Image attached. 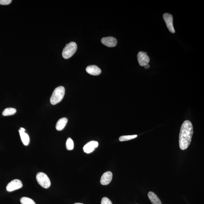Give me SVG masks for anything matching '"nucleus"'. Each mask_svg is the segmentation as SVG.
I'll list each match as a JSON object with an SVG mask.
<instances>
[{
	"label": "nucleus",
	"mask_w": 204,
	"mask_h": 204,
	"mask_svg": "<svg viewBox=\"0 0 204 204\" xmlns=\"http://www.w3.org/2000/svg\"><path fill=\"white\" fill-rule=\"evenodd\" d=\"M193 133L192 124L189 121H185L181 126L179 134V146L180 149H187L191 144Z\"/></svg>",
	"instance_id": "1"
},
{
	"label": "nucleus",
	"mask_w": 204,
	"mask_h": 204,
	"mask_svg": "<svg viewBox=\"0 0 204 204\" xmlns=\"http://www.w3.org/2000/svg\"><path fill=\"white\" fill-rule=\"evenodd\" d=\"M65 93V89L63 86H59L55 89L52 94L50 101L51 104L55 105L63 100Z\"/></svg>",
	"instance_id": "2"
},
{
	"label": "nucleus",
	"mask_w": 204,
	"mask_h": 204,
	"mask_svg": "<svg viewBox=\"0 0 204 204\" xmlns=\"http://www.w3.org/2000/svg\"><path fill=\"white\" fill-rule=\"evenodd\" d=\"M77 49V44L74 42H70L64 48L62 55L65 59H68L75 54Z\"/></svg>",
	"instance_id": "3"
},
{
	"label": "nucleus",
	"mask_w": 204,
	"mask_h": 204,
	"mask_svg": "<svg viewBox=\"0 0 204 204\" xmlns=\"http://www.w3.org/2000/svg\"><path fill=\"white\" fill-rule=\"evenodd\" d=\"M36 179L40 185L45 189H47L51 186V180L48 176L44 173H38L36 175Z\"/></svg>",
	"instance_id": "4"
},
{
	"label": "nucleus",
	"mask_w": 204,
	"mask_h": 204,
	"mask_svg": "<svg viewBox=\"0 0 204 204\" xmlns=\"http://www.w3.org/2000/svg\"><path fill=\"white\" fill-rule=\"evenodd\" d=\"M23 184L22 181L18 179H15L8 183L6 187V189L8 192H12L21 188Z\"/></svg>",
	"instance_id": "5"
},
{
	"label": "nucleus",
	"mask_w": 204,
	"mask_h": 204,
	"mask_svg": "<svg viewBox=\"0 0 204 204\" xmlns=\"http://www.w3.org/2000/svg\"><path fill=\"white\" fill-rule=\"evenodd\" d=\"M163 18L169 31L172 33H174L175 30L173 26V18L172 16L170 14L166 13L163 15Z\"/></svg>",
	"instance_id": "6"
},
{
	"label": "nucleus",
	"mask_w": 204,
	"mask_h": 204,
	"mask_svg": "<svg viewBox=\"0 0 204 204\" xmlns=\"http://www.w3.org/2000/svg\"><path fill=\"white\" fill-rule=\"evenodd\" d=\"M137 59L139 64L141 66H145L148 64L150 61V58L147 52L140 51L138 53Z\"/></svg>",
	"instance_id": "7"
},
{
	"label": "nucleus",
	"mask_w": 204,
	"mask_h": 204,
	"mask_svg": "<svg viewBox=\"0 0 204 204\" xmlns=\"http://www.w3.org/2000/svg\"><path fill=\"white\" fill-rule=\"evenodd\" d=\"M101 42L105 46L109 47H113L117 45V41L116 39L113 37L103 38Z\"/></svg>",
	"instance_id": "8"
},
{
	"label": "nucleus",
	"mask_w": 204,
	"mask_h": 204,
	"mask_svg": "<svg viewBox=\"0 0 204 204\" xmlns=\"http://www.w3.org/2000/svg\"><path fill=\"white\" fill-rule=\"evenodd\" d=\"M98 146V143L97 141H91L85 145L83 148L84 151L87 153H91Z\"/></svg>",
	"instance_id": "9"
},
{
	"label": "nucleus",
	"mask_w": 204,
	"mask_h": 204,
	"mask_svg": "<svg viewBox=\"0 0 204 204\" xmlns=\"http://www.w3.org/2000/svg\"><path fill=\"white\" fill-rule=\"evenodd\" d=\"M112 177H113V174L111 172L108 171L105 172L101 177L100 180L101 184L103 185H108L111 182Z\"/></svg>",
	"instance_id": "10"
},
{
	"label": "nucleus",
	"mask_w": 204,
	"mask_h": 204,
	"mask_svg": "<svg viewBox=\"0 0 204 204\" xmlns=\"http://www.w3.org/2000/svg\"><path fill=\"white\" fill-rule=\"evenodd\" d=\"M86 70L88 73L94 76L99 75L101 72V69L95 65H89L86 68Z\"/></svg>",
	"instance_id": "11"
},
{
	"label": "nucleus",
	"mask_w": 204,
	"mask_h": 204,
	"mask_svg": "<svg viewBox=\"0 0 204 204\" xmlns=\"http://www.w3.org/2000/svg\"><path fill=\"white\" fill-rule=\"evenodd\" d=\"M68 122V119L64 117L60 119L57 122L56 128L57 131H62L64 129Z\"/></svg>",
	"instance_id": "12"
},
{
	"label": "nucleus",
	"mask_w": 204,
	"mask_h": 204,
	"mask_svg": "<svg viewBox=\"0 0 204 204\" xmlns=\"http://www.w3.org/2000/svg\"><path fill=\"white\" fill-rule=\"evenodd\" d=\"M19 133L21 138L22 143L25 146H28L30 142V139L29 136L26 133L19 130Z\"/></svg>",
	"instance_id": "13"
},
{
	"label": "nucleus",
	"mask_w": 204,
	"mask_h": 204,
	"mask_svg": "<svg viewBox=\"0 0 204 204\" xmlns=\"http://www.w3.org/2000/svg\"><path fill=\"white\" fill-rule=\"evenodd\" d=\"M148 196L153 204H162V202L158 197L153 192H149L148 193Z\"/></svg>",
	"instance_id": "14"
},
{
	"label": "nucleus",
	"mask_w": 204,
	"mask_h": 204,
	"mask_svg": "<svg viewBox=\"0 0 204 204\" xmlns=\"http://www.w3.org/2000/svg\"><path fill=\"white\" fill-rule=\"evenodd\" d=\"M16 110L15 108H7L5 109L2 112V115L4 116H8L14 115L16 113Z\"/></svg>",
	"instance_id": "15"
},
{
	"label": "nucleus",
	"mask_w": 204,
	"mask_h": 204,
	"mask_svg": "<svg viewBox=\"0 0 204 204\" xmlns=\"http://www.w3.org/2000/svg\"><path fill=\"white\" fill-rule=\"evenodd\" d=\"M22 204H36L33 200L27 197H23L20 199Z\"/></svg>",
	"instance_id": "16"
},
{
	"label": "nucleus",
	"mask_w": 204,
	"mask_h": 204,
	"mask_svg": "<svg viewBox=\"0 0 204 204\" xmlns=\"http://www.w3.org/2000/svg\"><path fill=\"white\" fill-rule=\"evenodd\" d=\"M137 137V135H124L120 136L119 138V140L120 141H124L130 140L134 139Z\"/></svg>",
	"instance_id": "17"
},
{
	"label": "nucleus",
	"mask_w": 204,
	"mask_h": 204,
	"mask_svg": "<svg viewBox=\"0 0 204 204\" xmlns=\"http://www.w3.org/2000/svg\"><path fill=\"white\" fill-rule=\"evenodd\" d=\"M66 147L67 150H71L73 149L74 143L71 138H69L67 140Z\"/></svg>",
	"instance_id": "18"
},
{
	"label": "nucleus",
	"mask_w": 204,
	"mask_h": 204,
	"mask_svg": "<svg viewBox=\"0 0 204 204\" xmlns=\"http://www.w3.org/2000/svg\"><path fill=\"white\" fill-rule=\"evenodd\" d=\"M101 204H112V203L109 199L106 197H104L102 199Z\"/></svg>",
	"instance_id": "19"
},
{
	"label": "nucleus",
	"mask_w": 204,
	"mask_h": 204,
	"mask_svg": "<svg viewBox=\"0 0 204 204\" xmlns=\"http://www.w3.org/2000/svg\"><path fill=\"white\" fill-rule=\"evenodd\" d=\"M11 0H0V5H8L11 3Z\"/></svg>",
	"instance_id": "20"
},
{
	"label": "nucleus",
	"mask_w": 204,
	"mask_h": 204,
	"mask_svg": "<svg viewBox=\"0 0 204 204\" xmlns=\"http://www.w3.org/2000/svg\"><path fill=\"white\" fill-rule=\"evenodd\" d=\"M144 67L145 69H148L150 68V65L149 64L145 65Z\"/></svg>",
	"instance_id": "21"
},
{
	"label": "nucleus",
	"mask_w": 204,
	"mask_h": 204,
	"mask_svg": "<svg viewBox=\"0 0 204 204\" xmlns=\"http://www.w3.org/2000/svg\"><path fill=\"white\" fill-rule=\"evenodd\" d=\"M20 130H21L22 131H24V132H25V129H24L23 128H22V127L20 128Z\"/></svg>",
	"instance_id": "22"
},
{
	"label": "nucleus",
	"mask_w": 204,
	"mask_h": 204,
	"mask_svg": "<svg viewBox=\"0 0 204 204\" xmlns=\"http://www.w3.org/2000/svg\"><path fill=\"white\" fill-rule=\"evenodd\" d=\"M74 204H83V203H75Z\"/></svg>",
	"instance_id": "23"
}]
</instances>
